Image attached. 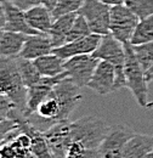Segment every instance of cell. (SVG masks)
I'll return each mask as SVG.
<instances>
[{
	"label": "cell",
	"instance_id": "cell-6",
	"mask_svg": "<svg viewBox=\"0 0 153 158\" xmlns=\"http://www.w3.org/2000/svg\"><path fill=\"white\" fill-rule=\"evenodd\" d=\"M100 60L93 55H78L64 61V72L79 88L88 86Z\"/></svg>",
	"mask_w": 153,
	"mask_h": 158
},
{
	"label": "cell",
	"instance_id": "cell-24",
	"mask_svg": "<svg viewBox=\"0 0 153 158\" xmlns=\"http://www.w3.org/2000/svg\"><path fill=\"white\" fill-rule=\"evenodd\" d=\"M84 1L85 0H58L55 9L52 10L54 19L56 20L61 16L78 12L83 6Z\"/></svg>",
	"mask_w": 153,
	"mask_h": 158
},
{
	"label": "cell",
	"instance_id": "cell-18",
	"mask_svg": "<svg viewBox=\"0 0 153 158\" xmlns=\"http://www.w3.org/2000/svg\"><path fill=\"white\" fill-rule=\"evenodd\" d=\"M27 34L19 32L5 31L0 39V56L1 57H17L19 56L24 43L27 40Z\"/></svg>",
	"mask_w": 153,
	"mask_h": 158
},
{
	"label": "cell",
	"instance_id": "cell-9",
	"mask_svg": "<svg viewBox=\"0 0 153 158\" xmlns=\"http://www.w3.org/2000/svg\"><path fill=\"white\" fill-rule=\"evenodd\" d=\"M66 77H68L66 72L58 74L56 77H43L38 84L28 88L27 106H26V111L23 116L26 118H31L33 114H35L39 105L48 98V95L51 93L55 85Z\"/></svg>",
	"mask_w": 153,
	"mask_h": 158
},
{
	"label": "cell",
	"instance_id": "cell-14",
	"mask_svg": "<svg viewBox=\"0 0 153 158\" xmlns=\"http://www.w3.org/2000/svg\"><path fill=\"white\" fill-rule=\"evenodd\" d=\"M54 50L51 39L48 33H38L28 35L24 43V46L19 54V57L34 61L40 56L51 54Z\"/></svg>",
	"mask_w": 153,
	"mask_h": 158
},
{
	"label": "cell",
	"instance_id": "cell-7",
	"mask_svg": "<svg viewBox=\"0 0 153 158\" xmlns=\"http://www.w3.org/2000/svg\"><path fill=\"white\" fill-rule=\"evenodd\" d=\"M71 123L72 122H69V119L57 122L43 131L54 158H66L67 156L72 145Z\"/></svg>",
	"mask_w": 153,
	"mask_h": 158
},
{
	"label": "cell",
	"instance_id": "cell-11",
	"mask_svg": "<svg viewBox=\"0 0 153 158\" xmlns=\"http://www.w3.org/2000/svg\"><path fill=\"white\" fill-rule=\"evenodd\" d=\"M101 37L102 35L93 33L88 37L80 38L74 41H69L62 46L55 48L52 52L63 60H68L78 55H93L101 41Z\"/></svg>",
	"mask_w": 153,
	"mask_h": 158
},
{
	"label": "cell",
	"instance_id": "cell-10",
	"mask_svg": "<svg viewBox=\"0 0 153 158\" xmlns=\"http://www.w3.org/2000/svg\"><path fill=\"white\" fill-rule=\"evenodd\" d=\"M93 56L100 61L111 62L114 67L125 64V46L122 41L113 37L111 33L102 35L101 41Z\"/></svg>",
	"mask_w": 153,
	"mask_h": 158
},
{
	"label": "cell",
	"instance_id": "cell-22",
	"mask_svg": "<svg viewBox=\"0 0 153 158\" xmlns=\"http://www.w3.org/2000/svg\"><path fill=\"white\" fill-rule=\"evenodd\" d=\"M125 5L139 20L153 15V0H125Z\"/></svg>",
	"mask_w": 153,
	"mask_h": 158
},
{
	"label": "cell",
	"instance_id": "cell-31",
	"mask_svg": "<svg viewBox=\"0 0 153 158\" xmlns=\"http://www.w3.org/2000/svg\"><path fill=\"white\" fill-rule=\"evenodd\" d=\"M40 1H41V4H43L44 6H46L50 11H52V10L55 9V6H56L58 0H40Z\"/></svg>",
	"mask_w": 153,
	"mask_h": 158
},
{
	"label": "cell",
	"instance_id": "cell-23",
	"mask_svg": "<svg viewBox=\"0 0 153 158\" xmlns=\"http://www.w3.org/2000/svg\"><path fill=\"white\" fill-rule=\"evenodd\" d=\"M134 51L140 64L142 66L143 71L146 72L153 63V40L146 43V44L134 46Z\"/></svg>",
	"mask_w": 153,
	"mask_h": 158
},
{
	"label": "cell",
	"instance_id": "cell-1",
	"mask_svg": "<svg viewBox=\"0 0 153 158\" xmlns=\"http://www.w3.org/2000/svg\"><path fill=\"white\" fill-rule=\"evenodd\" d=\"M0 95L9 98L17 110L24 114L28 88L24 85L19 74L17 57L0 59Z\"/></svg>",
	"mask_w": 153,
	"mask_h": 158
},
{
	"label": "cell",
	"instance_id": "cell-13",
	"mask_svg": "<svg viewBox=\"0 0 153 158\" xmlns=\"http://www.w3.org/2000/svg\"><path fill=\"white\" fill-rule=\"evenodd\" d=\"M2 6L5 11V17H6V24H5L6 31L24 33L27 35H33V34L40 33L29 26L23 10H21L19 7L11 4L9 0H4Z\"/></svg>",
	"mask_w": 153,
	"mask_h": 158
},
{
	"label": "cell",
	"instance_id": "cell-2",
	"mask_svg": "<svg viewBox=\"0 0 153 158\" xmlns=\"http://www.w3.org/2000/svg\"><path fill=\"white\" fill-rule=\"evenodd\" d=\"M110 130L111 125L95 114L84 116L71 123L72 142H79L91 150L100 148L101 142Z\"/></svg>",
	"mask_w": 153,
	"mask_h": 158
},
{
	"label": "cell",
	"instance_id": "cell-15",
	"mask_svg": "<svg viewBox=\"0 0 153 158\" xmlns=\"http://www.w3.org/2000/svg\"><path fill=\"white\" fill-rule=\"evenodd\" d=\"M24 14H26L27 22L32 28H34L40 33L50 32L55 19H54L52 11H50L46 6H44L43 4H39L24 11Z\"/></svg>",
	"mask_w": 153,
	"mask_h": 158
},
{
	"label": "cell",
	"instance_id": "cell-5",
	"mask_svg": "<svg viewBox=\"0 0 153 158\" xmlns=\"http://www.w3.org/2000/svg\"><path fill=\"white\" fill-rule=\"evenodd\" d=\"M139 21L140 20L131 12V10L125 4L111 6L110 31L111 34L123 44L130 43V39L133 37V33Z\"/></svg>",
	"mask_w": 153,
	"mask_h": 158
},
{
	"label": "cell",
	"instance_id": "cell-33",
	"mask_svg": "<svg viewBox=\"0 0 153 158\" xmlns=\"http://www.w3.org/2000/svg\"><path fill=\"white\" fill-rule=\"evenodd\" d=\"M146 80H147L148 83H151L153 80V63H152V66L146 71Z\"/></svg>",
	"mask_w": 153,
	"mask_h": 158
},
{
	"label": "cell",
	"instance_id": "cell-34",
	"mask_svg": "<svg viewBox=\"0 0 153 158\" xmlns=\"http://www.w3.org/2000/svg\"><path fill=\"white\" fill-rule=\"evenodd\" d=\"M143 158H153V151H151L150 153H147Z\"/></svg>",
	"mask_w": 153,
	"mask_h": 158
},
{
	"label": "cell",
	"instance_id": "cell-19",
	"mask_svg": "<svg viewBox=\"0 0 153 158\" xmlns=\"http://www.w3.org/2000/svg\"><path fill=\"white\" fill-rule=\"evenodd\" d=\"M64 61L54 52L34 60V64L43 77H56L64 72Z\"/></svg>",
	"mask_w": 153,
	"mask_h": 158
},
{
	"label": "cell",
	"instance_id": "cell-36",
	"mask_svg": "<svg viewBox=\"0 0 153 158\" xmlns=\"http://www.w3.org/2000/svg\"><path fill=\"white\" fill-rule=\"evenodd\" d=\"M0 59H1V56H0Z\"/></svg>",
	"mask_w": 153,
	"mask_h": 158
},
{
	"label": "cell",
	"instance_id": "cell-32",
	"mask_svg": "<svg viewBox=\"0 0 153 158\" xmlns=\"http://www.w3.org/2000/svg\"><path fill=\"white\" fill-rule=\"evenodd\" d=\"M105 4L110 5V6H114V5H123L125 4V0H101Z\"/></svg>",
	"mask_w": 153,
	"mask_h": 158
},
{
	"label": "cell",
	"instance_id": "cell-28",
	"mask_svg": "<svg viewBox=\"0 0 153 158\" xmlns=\"http://www.w3.org/2000/svg\"><path fill=\"white\" fill-rule=\"evenodd\" d=\"M15 110H17V107L11 100L4 95H0V122L11 118V114Z\"/></svg>",
	"mask_w": 153,
	"mask_h": 158
},
{
	"label": "cell",
	"instance_id": "cell-4",
	"mask_svg": "<svg viewBox=\"0 0 153 158\" xmlns=\"http://www.w3.org/2000/svg\"><path fill=\"white\" fill-rule=\"evenodd\" d=\"M90 27L91 33L98 35H106L111 33V6L101 0H85L80 10L78 11Z\"/></svg>",
	"mask_w": 153,
	"mask_h": 158
},
{
	"label": "cell",
	"instance_id": "cell-26",
	"mask_svg": "<svg viewBox=\"0 0 153 158\" xmlns=\"http://www.w3.org/2000/svg\"><path fill=\"white\" fill-rule=\"evenodd\" d=\"M90 34H93V33H91V29H90V27H89L86 20H85L81 15L78 14L76 21H74V23H73V26H72V28H71V32H69V34H68L67 43L74 41V40L84 38V37H88V35H90Z\"/></svg>",
	"mask_w": 153,
	"mask_h": 158
},
{
	"label": "cell",
	"instance_id": "cell-12",
	"mask_svg": "<svg viewBox=\"0 0 153 158\" xmlns=\"http://www.w3.org/2000/svg\"><path fill=\"white\" fill-rule=\"evenodd\" d=\"M115 68L111 62L100 61L96 67L94 76L91 77L88 88L98 95H108L114 91Z\"/></svg>",
	"mask_w": 153,
	"mask_h": 158
},
{
	"label": "cell",
	"instance_id": "cell-3",
	"mask_svg": "<svg viewBox=\"0 0 153 158\" xmlns=\"http://www.w3.org/2000/svg\"><path fill=\"white\" fill-rule=\"evenodd\" d=\"M125 46V77L126 88L134 95L137 105L143 108L150 106L148 101V81L146 80V72L140 64L135 55L134 46L130 43H124Z\"/></svg>",
	"mask_w": 153,
	"mask_h": 158
},
{
	"label": "cell",
	"instance_id": "cell-29",
	"mask_svg": "<svg viewBox=\"0 0 153 158\" xmlns=\"http://www.w3.org/2000/svg\"><path fill=\"white\" fill-rule=\"evenodd\" d=\"M9 1L11 4H14L15 6L19 7L21 10H23V11H27L28 9H31V7L35 6V5L41 4L40 0H9Z\"/></svg>",
	"mask_w": 153,
	"mask_h": 158
},
{
	"label": "cell",
	"instance_id": "cell-16",
	"mask_svg": "<svg viewBox=\"0 0 153 158\" xmlns=\"http://www.w3.org/2000/svg\"><path fill=\"white\" fill-rule=\"evenodd\" d=\"M76 16H78V12L68 14V15L61 16V17H58L54 21L52 27H51L50 32L48 33L50 39H51L54 49L58 48V46H62L67 43L68 34L71 32V28H72V26L76 21Z\"/></svg>",
	"mask_w": 153,
	"mask_h": 158
},
{
	"label": "cell",
	"instance_id": "cell-8",
	"mask_svg": "<svg viewBox=\"0 0 153 158\" xmlns=\"http://www.w3.org/2000/svg\"><path fill=\"white\" fill-rule=\"evenodd\" d=\"M135 133L126 125H114L100 145L101 158H123L125 146Z\"/></svg>",
	"mask_w": 153,
	"mask_h": 158
},
{
	"label": "cell",
	"instance_id": "cell-27",
	"mask_svg": "<svg viewBox=\"0 0 153 158\" xmlns=\"http://www.w3.org/2000/svg\"><path fill=\"white\" fill-rule=\"evenodd\" d=\"M66 158H101L98 150H91L79 142H72Z\"/></svg>",
	"mask_w": 153,
	"mask_h": 158
},
{
	"label": "cell",
	"instance_id": "cell-30",
	"mask_svg": "<svg viewBox=\"0 0 153 158\" xmlns=\"http://www.w3.org/2000/svg\"><path fill=\"white\" fill-rule=\"evenodd\" d=\"M5 24H6V17H5V11H4V6L2 4H0V39L2 37V34L5 33Z\"/></svg>",
	"mask_w": 153,
	"mask_h": 158
},
{
	"label": "cell",
	"instance_id": "cell-38",
	"mask_svg": "<svg viewBox=\"0 0 153 158\" xmlns=\"http://www.w3.org/2000/svg\"><path fill=\"white\" fill-rule=\"evenodd\" d=\"M33 158H34V157H33Z\"/></svg>",
	"mask_w": 153,
	"mask_h": 158
},
{
	"label": "cell",
	"instance_id": "cell-20",
	"mask_svg": "<svg viewBox=\"0 0 153 158\" xmlns=\"http://www.w3.org/2000/svg\"><path fill=\"white\" fill-rule=\"evenodd\" d=\"M17 66H19V71L22 77V80L27 88H31L38 84L40 79L43 78L37 66L34 64V61L32 60H27L17 56Z\"/></svg>",
	"mask_w": 153,
	"mask_h": 158
},
{
	"label": "cell",
	"instance_id": "cell-25",
	"mask_svg": "<svg viewBox=\"0 0 153 158\" xmlns=\"http://www.w3.org/2000/svg\"><path fill=\"white\" fill-rule=\"evenodd\" d=\"M19 131V120L16 118H9L0 122V146L12 140Z\"/></svg>",
	"mask_w": 153,
	"mask_h": 158
},
{
	"label": "cell",
	"instance_id": "cell-35",
	"mask_svg": "<svg viewBox=\"0 0 153 158\" xmlns=\"http://www.w3.org/2000/svg\"><path fill=\"white\" fill-rule=\"evenodd\" d=\"M2 1H4V0H0V4H2Z\"/></svg>",
	"mask_w": 153,
	"mask_h": 158
},
{
	"label": "cell",
	"instance_id": "cell-21",
	"mask_svg": "<svg viewBox=\"0 0 153 158\" xmlns=\"http://www.w3.org/2000/svg\"><path fill=\"white\" fill-rule=\"evenodd\" d=\"M153 40V15L140 20L130 39L131 45H141Z\"/></svg>",
	"mask_w": 153,
	"mask_h": 158
},
{
	"label": "cell",
	"instance_id": "cell-37",
	"mask_svg": "<svg viewBox=\"0 0 153 158\" xmlns=\"http://www.w3.org/2000/svg\"><path fill=\"white\" fill-rule=\"evenodd\" d=\"M0 158H2V157H0Z\"/></svg>",
	"mask_w": 153,
	"mask_h": 158
},
{
	"label": "cell",
	"instance_id": "cell-17",
	"mask_svg": "<svg viewBox=\"0 0 153 158\" xmlns=\"http://www.w3.org/2000/svg\"><path fill=\"white\" fill-rule=\"evenodd\" d=\"M153 151V135L135 133L128 141L123 158H143Z\"/></svg>",
	"mask_w": 153,
	"mask_h": 158
}]
</instances>
